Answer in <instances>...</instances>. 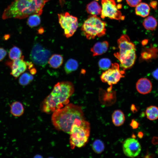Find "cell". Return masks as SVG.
I'll list each match as a JSON object with an SVG mask.
<instances>
[{"mask_svg": "<svg viewBox=\"0 0 158 158\" xmlns=\"http://www.w3.org/2000/svg\"><path fill=\"white\" fill-rule=\"evenodd\" d=\"M86 10L88 13L97 16L101 14L102 7L97 1H93L87 5Z\"/></svg>", "mask_w": 158, "mask_h": 158, "instance_id": "17", "label": "cell"}, {"mask_svg": "<svg viewBox=\"0 0 158 158\" xmlns=\"http://www.w3.org/2000/svg\"><path fill=\"white\" fill-rule=\"evenodd\" d=\"M10 112L13 116L19 117L24 114V108L23 104L20 101H16L9 104Z\"/></svg>", "mask_w": 158, "mask_h": 158, "instance_id": "15", "label": "cell"}, {"mask_svg": "<svg viewBox=\"0 0 158 158\" xmlns=\"http://www.w3.org/2000/svg\"><path fill=\"white\" fill-rule=\"evenodd\" d=\"M92 147L94 152L99 154L104 150L105 145L103 142L100 139H96L92 143Z\"/></svg>", "mask_w": 158, "mask_h": 158, "instance_id": "23", "label": "cell"}, {"mask_svg": "<svg viewBox=\"0 0 158 158\" xmlns=\"http://www.w3.org/2000/svg\"><path fill=\"white\" fill-rule=\"evenodd\" d=\"M106 23L95 15L90 16L83 24L81 30L88 40L94 39L96 37H101L106 33Z\"/></svg>", "mask_w": 158, "mask_h": 158, "instance_id": "6", "label": "cell"}, {"mask_svg": "<svg viewBox=\"0 0 158 158\" xmlns=\"http://www.w3.org/2000/svg\"><path fill=\"white\" fill-rule=\"evenodd\" d=\"M147 117L150 120H154L158 118V108L154 106L148 107L146 110Z\"/></svg>", "mask_w": 158, "mask_h": 158, "instance_id": "22", "label": "cell"}, {"mask_svg": "<svg viewBox=\"0 0 158 158\" xmlns=\"http://www.w3.org/2000/svg\"><path fill=\"white\" fill-rule=\"evenodd\" d=\"M63 59L61 55L59 54H54L49 59L48 63L50 66L54 68L59 67L62 64Z\"/></svg>", "mask_w": 158, "mask_h": 158, "instance_id": "19", "label": "cell"}, {"mask_svg": "<svg viewBox=\"0 0 158 158\" xmlns=\"http://www.w3.org/2000/svg\"><path fill=\"white\" fill-rule=\"evenodd\" d=\"M131 126L133 128L135 129L137 128L138 126V123L135 120H133L132 121L131 123Z\"/></svg>", "mask_w": 158, "mask_h": 158, "instance_id": "31", "label": "cell"}, {"mask_svg": "<svg viewBox=\"0 0 158 158\" xmlns=\"http://www.w3.org/2000/svg\"><path fill=\"white\" fill-rule=\"evenodd\" d=\"M136 87L139 93L145 95L148 94L151 91L152 85L151 81L148 79L142 78L137 82Z\"/></svg>", "mask_w": 158, "mask_h": 158, "instance_id": "13", "label": "cell"}, {"mask_svg": "<svg viewBox=\"0 0 158 158\" xmlns=\"http://www.w3.org/2000/svg\"><path fill=\"white\" fill-rule=\"evenodd\" d=\"M51 54L50 52L36 43L33 47L30 54V59L36 64L44 67L48 63Z\"/></svg>", "mask_w": 158, "mask_h": 158, "instance_id": "10", "label": "cell"}, {"mask_svg": "<svg viewBox=\"0 0 158 158\" xmlns=\"http://www.w3.org/2000/svg\"><path fill=\"white\" fill-rule=\"evenodd\" d=\"M111 64L110 60L107 58L101 59L98 62L99 67L101 69L104 70H106L109 68Z\"/></svg>", "mask_w": 158, "mask_h": 158, "instance_id": "27", "label": "cell"}, {"mask_svg": "<svg viewBox=\"0 0 158 158\" xmlns=\"http://www.w3.org/2000/svg\"><path fill=\"white\" fill-rule=\"evenodd\" d=\"M89 123L85 119L79 121L73 124L70 134L71 148H80L84 146L87 142L90 135Z\"/></svg>", "mask_w": 158, "mask_h": 158, "instance_id": "5", "label": "cell"}, {"mask_svg": "<svg viewBox=\"0 0 158 158\" xmlns=\"http://www.w3.org/2000/svg\"><path fill=\"white\" fill-rule=\"evenodd\" d=\"M74 91V86L71 82L68 81L58 82L42 102L40 105L41 111L50 114L63 107L68 103L69 99Z\"/></svg>", "mask_w": 158, "mask_h": 158, "instance_id": "1", "label": "cell"}, {"mask_svg": "<svg viewBox=\"0 0 158 158\" xmlns=\"http://www.w3.org/2000/svg\"><path fill=\"white\" fill-rule=\"evenodd\" d=\"M78 66L77 61L73 59H71L65 63L64 70L66 73L69 74L77 70Z\"/></svg>", "mask_w": 158, "mask_h": 158, "instance_id": "21", "label": "cell"}, {"mask_svg": "<svg viewBox=\"0 0 158 158\" xmlns=\"http://www.w3.org/2000/svg\"><path fill=\"white\" fill-rule=\"evenodd\" d=\"M36 156L35 157H42L40 155H37V156Z\"/></svg>", "mask_w": 158, "mask_h": 158, "instance_id": "39", "label": "cell"}, {"mask_svg": "<svg viewBox=\"0 0 158 158\" xmlns=\"http://www.w3.org/2000/svg\"><path fill=\"white\" fill-rule=\"evenodd\" d=\"M51 119L56 129L69 134L73 124L85 118L81 107L70 103L53 112Z\"/></svg>", "mask_w": 158, "mask_h": 158, "instance_id": "3", "label": "cell"}, {"mask_svg": "<svg viewBox=\"0 0 158 158\" xmlns=\"http://www.w3.org/2000/svg\"><path fill=\"white\" fill-rule=\"evenodd\" d=\"M144 28L147 30H154L157 26V22L155 18L152 16L146 18L143 22Z\"/></svg>", "mask_w": 158, "mask_h": 158, "instance_id": "20", "label": "cell"}, {"mask_svg": "<svg viewBox=\"0 0 158 158\" xmlns=\"http://www.w3.org/2000/svg\"><path fill=\"white\" fill-rule=\"evenodd\" d=\"M150 10V8L148 4L140 2L136 6L135 13L137 15L144 18L149 15Z\"/></svg>", "mask_w": 158, "mask_h": 158, "instance_id": "18", "label": "cell"}, {"mask_svg": "<svg viewBox=\"0 0 158 158\" xmlns=\"http://www.w3.org/2000/svg\"><path fill=\"white\" fill-rule=\"evenodd\" d=\"M138 136L140 138H142L143 136V133L142 132H139L138 133Z\"/></svg>", "mask_w": 158, "mask_h": 158, "instance_id": "35", "label": "cell"}, {"mask_svg": "<svg viewBox=\"0 0 158 158\" xmlns=\"http://www.w3.org/2000/svg\"><path fill=\"white\" fill-rule=\"evenodd\" d=\"M147 40H143V41H142V45H145L147 43Z\"/></svg>", "mask_w": 158, "mask_h": 158, "instance_id": "36", "label": "cell"}, {"mask_svg": "<svg viewBox=\"0 0 158 158\" xmlns=\"http://www.w3.org/2000/svg\"><path fill=\"white\" fill-rule=\"evenodd\" d=\"M117 7L118 9H121L122 8V5L118 4L117 5Z\"/></svg>", "mask_w": 158, "mask_h": 158, "instance_id": "38", "label": "cell"}, {"mask_svg": "<svg viewBox=\"0 0 158 158\" xmlns=\"http://www.w3.org/2000/svg\"><path fill=\"white\" fill-rule=\"evenodd\" d=\"M24 56L18 59L7 61L6 64L11 69V74L15 78L18 77L26 70L27 63L24 60Z\"/></svg>", "mask_w": 158, "mask_h": 158, "instance_id": "12", "label": "cell"}, {"mask_svg": "<svg viewBox=\"0 0 158 158\" xmlns=\"http://www.w3.org/2000/svg\"><path fill=\"white\" fill-rule=\"evenodd\" d=\"M125 70H121L117 63L111 64V67L102 73L100 76L101 81L110 85L117 83L120 79L124 77Z\"/></svg>", "mask_w": 158, "mask_h": 158, "instance_id": "8", "label": "cell"}, {"mask_svg": "<svg viewBox=\"0 0 158 158\" xmlns=\"http://www.w3.org/2000/svg\"><path fill=\"white\" fill-rule=\"evenodd\" d=\"M122 0H117V1L118 2H121Z\"/></svg>", "mask_w": 158, "mask_h": 158, "instance_id": "41", "label": "cell"}, {"mask_svg": "<svg viewBox=\"0 0 158 158\" xmlns=\"http://www.w3.org/2000/svg\"><path fill=\"white\" fill-rule=\"evenodd\" d=\"M156 152L157 153V154L158 155V148H157V150H156Z\"/></svg>", "mask_w": 158, "mask_h": 158, "instance_id": "40", "label": "cell"}, {"mask_svg": "<svg viewBox=\"0 0 158 158\" xmlns=\"http://www.w3.org/2000/svg\"><path fill=\"white\" fill-rule=\"evenodd\" d=\"M111 117L113 124L116 126H119L122 125L125 120L123 113L119 109L114 111L112 114Z\"/></svg>", "mask_w": 158, "mask_h": 158, "instance_id": "16", "label": "cell"}, {"mask_svg": "<svg viewBox=\"0 0 158 158\" xmlns=\"http://www.w3.org/2000/svg\"><path fill=\"white\" fill-rule=\"evenodd\" d=\"M122 149L126 156L133 158L139 154L141 148V145L137 140L134 138H128L123 142Z\"/></svg>", "mask_w": 158, "mask_h": 158, "instance_id": "11", "label": "cell"}, {"mask_svg": "<svg viewBox=\"0 0 158 158\" xmlns=\"http://www.w3.org/2000/svg\"><path fill=\"white\" fill-rule=\"evenodd\" d=\"M142 0H126L128 4L132 7H136L140 3Z\"/></svg>", "mask_w": 158, "mask_h": 158, "instance_id": "28", "label": "cell"}, {"mask_svg": "<svg viewBox=\"0 0 158 158\" xmlns=\"http://www.w3.org/2000/svg\"><path fill=\"white\" fill-rule=\"evenodd\" d=\"M109 46L108 42L107 41L98 42L91 48L90 51L93 56L101 55L107 51Z\"/></svg>", "mask_w": 158, "mask_h": 158, "instance_id": "14", "label": "cell"}, {"mask_svg": "<svg viewBox=\"0 0 158 158\" xmlns=\"http://www.w3.org/2000/svg\"><path fill=\"white\" fill-rule=\"evenodd\" d=\"M59 23L64 30V34L67 38L72 36L78 27L77 17L70 14L68 12L58 14Z\"/></svg>", "mask_w": 158, "mask_h": 158, "instance_id": "7", "label": "cell"}, {"mask_svg": "<svg viewBox=\"0 0 158 158\" xmlns=\"http://www.w3.org/2000/svg\"><path fill=\"white\" fill-rule=\"evenodd\" d=\"M102 5L101 17H108L112 19L123 20L125 16L118 10L114 0H101Z\"/></svg>", "mask_w": 158, "mask_h": 158, "instance_id": "9", "label": "cell"}, {"mask_svg": "<svg viewBox=\"0 0 158 158\" xmlns=\"http://www.w3.org/2000/svg\"><path fill=\"white\" fill-rule=\"evenodd\" d=\"M40 16L35 14L29 16L27 21L28 26L30 27H34L38 25L40 23Z\"/></svg>", "mask_w": 158, "mask_h": 158, "instance_id": "25", "label": "cell"}, {"mask_svg": "<svg viewBox=\"0 0 158 158\" xmlns=\"http://www.w3.org/2000/svg\"><path fill=\"white\" fill-rule=\"evenodd\" d=\"M97 0V1H98V0Z\"/></svg>", "mask_w": 158, "mask_h": 158, "instance_id": "42", "label": "cell"}, {"mask_svg": "<svg viewBox=\"0 0 158 158\" xmlns=\"http://www.w3.org/2000/svg\"><path fill=\"white\" fill-rule=\"evenodd\" d=\"M157 3L156 1H152L150 4V6L154 9H156L157 8Z\"/></svg>", "mask_w": 158, "mask_h": 158, "instance_id": "30", "label": "cell"}, {"mask_svg": "<svg viewBox=\"0 0 158 158\" xmlns=\"http://www.w3.org/2000/svg\"><path fill=\"white\" fill-rule=\"evenodd\" d=\"M152 75L154 78L158 80V68L153 72Z\"/></svg>", "mask_w": 158, "mask_h": 158, "instance_id": "32", "label": "cell"}, {"mask_svg": "<svg viewBox=\"0 0 158 158\" xmlns=\"http://www.w3.org/2000/svg\"><path fill=\"white\" fill-rule=\"evenodd\" d=\"M30 71L31 74L33 75L35 73L36 71L35 68H32L30 69Z\"/></svg>", "mask_w": 158, "mask_h": 158, "instance_id": "34", "label": "cell"}, {"mask_svg": "<svg viewBox=\"0 0 158 158\" xmlns=\"http://www.w3.org/2000/svg\"><path fill=\"white\" fill-rule=\"evenodd\" d=\"M22 52L18 47L14 46L10 50L8 53L9 59L12 60L19 59L22 57Z\"/></svg>", "mask_w": 158, "mask_h": 158, "instance_id": "24", "label": "cell"}, {"mask_svg": "<svg viewBox=\"0 0 158 158\" xmlns=\"http://www.w3.org/2000/svg\"><path fill=\"white\" fill-rule=\"evenodd\" d=\"M49 0H14L4 10L3 20L23 19L33 14L40 15L45 4Z\"/></svg>", "mask_w": 158, "mask_h": 158, "instance_id": "2", "label": "cell"}, {"mask_svg": "<svg viewBox=\"0 0 158 158\" xmlns=\"http://www.w3.org/2000/svg\"><path fill=\"white\" fill-rule=\"evenodd\" d=\"M118 52L114 55L119 61L123 70L130 68L134 64L136 58L135 46L126 35H122L117 40Z\"/></svg>", "mask_w": 158, "mask_h": 158, "instance_id": "4", "label": "cell"}, {"mask_svg": "<svg viewBox=\"0 0 158 158\" xmlns=\"http://www.w3.org/2000/svg\"><path fill=\"white\" fill-rule=\"evenodd\" d=\"M4 37V39H5V40H7L9 38V35H5Z\"/></svg>", "mask_w": 158, "mask_h": 158, "instance_id": "37", "label": "cell"}, {"mask_svg": "<svg viewBox=\"0 0 158 158\" xmlns=\"http://www.w3.org/2000/svg\"><path fill=\"white\" fill-rule=\"evenodd\" d=\"M6 51L3 48L0 47V61L3 60L6 56Z\"/></svg>", "mask_w": 158, "mask_h": 158, "instance_id": "29", "label": "cell"}, {"mask_svg": "<svg viewBox=\"0 0 158 158\" xmlns=\"http://www.w3.org/2000/svg\"><path fill=\"white\" fill-rule=\"evenodd\" d=\"M33 77L28 73L23 74L19 78V83L21 85L25 86L30 83L33 79Z\"/></svg>", "mask_w": 158, "mask_h": 158, "instance_id": "26", "label": "cell"}, {"mask_svg": "<svg viewBox=\"0 0 158 158\" xmlns=\"http://www.w3.org/2000/svg\"><path fill=\"white\" fill-rule=\"evenodd\" d=\"M152 142L154 145L158 144V137H154L152 139Z\"/></svg>", "mask_w": 158, "mask_h": 158, "instance_id": "33", "label": "cell"}]
</instances>
